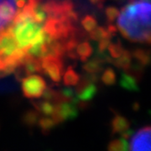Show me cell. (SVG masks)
Returning a JSON list of instances; mask_svg holds the SVG:
<instances>
[{"mask_svg":"<svg viewBox=\"0 0 151 151\" xmlns=\"http://www.w3.org/2000/svg\"><path fill=\"white\" fill-rule=\"evenodd\" d=\"M117 27L128 40L150 42V2L149 0L129 4L118 15Z\"/></svg>","mask_w":151,"mask_h":151,"instance_id":"6da1fadb","label":"cell"},{"mask_svg":"<svg viewBox=\"0 0 151 151\" xmlns=\"http://www.w3.org/2000/svg\"><path fill=\"white\" fill-rule=\"evenodd\" d=\"M12 33L19 47L28 48L35 44L45 42L47 34L43 26L34 19H27L21 22L11 24Z\"/></svg>","mask_w":151,"mask_h":151,"instance_id":"7a4b0ae2","label":"cell"},{"mask_svg":"<svg viewBox=\"0 0 151 151\" xmlns=\"http://www.w3.org/2000/svg\"><path fill=\"white\" fill-rule=\"evenodd\" d=\"M23 94L27 99L41 98L47 88V84L42 77L38 75H30L22 80Z\"/></svg>","mask_w":151,"mask_h":151,"instance_id":"3957f363","label":"cell"},{"mask_svg":"<svg viewBox=\"0 0 151 151\" xmlns=\"http://www.w3.org/2000/svg\"><path fill=\"white\" fill-rule=\"evenodd\" d=\"M42 70L54 82H59L64 73V64L61 58L55 56H47L41 58Z\"/></svg>","mask_w":151,"mask_h":151,"instance_id":"277c9868","label":"cell"},{"mask_svg":"<svg viewBox=\"0 0 151 151\" xmlns=\"http://www.w3.org/2000/svg\"><path fill=\"white\" fill-rule=\"evenodd\" d=\"M150 144L151 128L147 126L138 129L133 135L128 144V151H150Z\"/></svg>","mask_w":151,"mask_h":151,"instance_id":"5b68a950","label":"cell"},{"mask_svg":"<svg viewBox=\"0 0 151 151\" xmlns=\"http://www.w3.org/2000/svg\"><path fill=\"white\" fill-rule=\"evenodd\" d=\"M16 14V0H0V34L11 25Z\"/></svg>","mask_w":151,"mask_h":151,"instance_id":"8992f818","label":"cell"},{"mask_svg":"<svg viewBox=\"0 0 151 151\" xmlns=\"http://www.w3.org/2000/svg\"><path fill=\"white\" fill-rule=\"evenodd\" d=\"M111 128L113 134H119L123 137L130 136V123L127 118L123 116L116 115L111 121Z\"/></svg>","mask_w":151,"mask_h":151,"instance_id":"52a82bcc","label":"cell"},{"mask_svg":"<svg viewBox=\"0 0 151 151\" xmlns=\"http://www.w3.org/2000/svg\"><path fill=\"white\" fill-rule=\"evenodd\" d=\"M76 48H77L78 56L79 57V59L82 62L87 61L88 58L91 57L92 53H93L92 46L88 41H85V42L80 43V44H78V46Z\"/></svg>","mask_w":151,"mask_h":151,"instance_id":"ba28073f","label":"cell"},{"mask_svg":"<svg viewBox=\"0 0 151 151\" xmlns=\"http://www.w3.org/2000/svg\"><path fill=\"white\" fill-rule=\"evenodd\" d=\"M107 151H128V142L126 137L116 138L107 146Z\"/></svg>","mask_w":151,"mask_h":151,"instance_id":"9c48e42d","label":"cell"},{"mask_svg":"<svg viewBox=\"0 0 151 151\" xmlns=\"http://www.w3.org/2000/svg\"><path fill=\"white\" fill-rule=\"evenodd\" d=\"M120 86L125 89L129 90V91L138 90V87H137V83L136 78H133L132 76L127 75V74H123L121 76Z\"/></svg>","mask_w":151,"mask_h":151,"instance_id":"30bf717a","label":"cell"},{"mask_svg":"<svg viewBox=\"0 0 151 151\" xmlns=\"http://www.w3.org/2000/svg\"><path fill=\"white\" fill-rule=\"evenodd\" d=\"M130 63H131V55L127 50H124L123 54L119 57L116 58L114 61V65L121 69H128L130 67Z\"/></svg>","mask_w":151,"mask_h":151,"instance_id":"8fae6325","label":"cell"},{"mask_svg":"<svg viewBox=\"0 0 151 151\" xmlns=\"http://www.w3.org/2000/svg\"><path fill=\"white\" fill-rule=\"evenodd\" d=\"M84 70L88 74H96L102 69V60L99 58H94L89 61H86V64L83 66Z\"/></svg>","mask_w":151,"mask_h":151,"instance_id":"7c38bea8","label":"cell"},{"mask_svg":"<svg viewBox=\"0 0 151 151\" xmlns=\"http://www.w3.org/2000/svg\"><path fill=\"white\" fill-rule=\"evenodd\" d=\"M36 109H37V111L41 112L43 115H45L47 116H51L54 113V110H55V104L45 100L42 102H38V103H35L34 104Z\"/></svg>","mask_w":151,"mask_h":151,"instance_id":"4fadbf2b","label":"cell"},{"mask_svg":"<svg viewBox=\"0 0 151 151\" xmlns=\"http://www.w3.org/2000/svg\"><path fill=\"white\" fill-rule=\"evenodd\" d=\"M79 76L72 68H68L64 75V84L66 86H76L79 80Z\"/></svg>","mask_w":151,"mask_h":151,"instance_id":"5bb4252c","label":"cell"},{"mask_svg":"<svg viewBox=\"0 0 151 151\" xmlns=\"http://www.w3.org/2000/svg\"><path fill=\"white\" fill-rule=\"evenodd\" d=\"M102 82L106 86H112L116 82V73L112 68H106L102 75Z\"/></svg>","mask_w":151,"mask_h":151,"instance_id":"9a60e30c","label":"cell"},{"mask_svg":"<svg viewBox=\"0 0 151 151\" xmlns=\"http://www.w3.org/2000/svg\"><path fill=\"white\" fill-rule=\"evenodd\" d=\"M133 56L135 57V58L140 62L142 65H147L149 63L150 60V57H149V53L146 50L137 48L134 51Z\"/></svg>","mask_w":151,"mask_h":151,"instance_id":"2e32d148","label":"cell"},{"mask_svg":"<svg viewBox=\"0 0 151 151\" xmlns=\"http://www.w3.org/2000/svg\"><path fill=\"white\" fill-rule=\"evenodd\" d=\"M81 24H82V27H84V29L86 31H88V32L92 31L95 27H96V26H98V23H96V18L93 16H90V15L86 16L83 18V20L81 21Z\"/></svg>","mask_w":151,"mask_h":151,"instance_id":"e0dca14e","label":"cell"},{"mask_svg":"<svg viewBox=\"0 0 151 151\" xmlns=\"http://www.w3.org/2000/svg\"><path fill=\"white\" fill-rule=\"evenodd\" d=\"M107 49H109V55L111 56V58H113L115 59L119 58L123 54V51H124V49H123V47H122V46L119 42L116 43V44L110 42V44L109 45Z\"/></svg>","mask_w":151,"mask_h":151,"instance_id":"ac0fdd59","label":"cell"},{"mask_svg":"<svg viewBox=\"0 0 151 151\" xmlns=\"http://www.w3.org/2000/svg\"><path fill=\"white\" fill-rule=\"evenodd\" d=\"M106 36H110V35L107 33L106 29L102 27H96L92 31H90V38L92 40H95V41H99L101 38H103L104 37H106Z\"/></svg>","mask_w":151,"mask_h":151,"instance_id":"d6986e66","label":"cell"},{"mask_svg":"<svg viewBox=\"0 0 151 151\" xmlns=\"http://www.w3.org/2000/svg\"><path fill=\"white\" fill-rule=\"evenodd\" d=\"M38 124H39L40 127L42 128V130L45 131V132L49 131L52 127H54L57 125L55 123V121L52 119V117L50 118L49 116L43 117V118H41V119H39L38 120Z\"/></svg>","mask_w":151,"mask_h":151,"instance_id":"ffe728a7","label":"cell"},{"mask_svg":"<svg viewBox=\"0 0 151 151\" xmlns=\"http://www.w3.org/2000/svg\"><path fill=\"white\" fill-rule=\"evenodd\" d=\"M119 15V10L115 6H109L106 9V16L109 22H113Z\"/></svg>","mask_w":151,"mask_h":151,"instance_id":"44dd1931","label":"cell"},{"mask_svg":"<svg viewBox=\"0 0 151 151\" xmlns=\"http://www.w3.org/2000/svg\"><path fill=\"white\" fill-rule=\"evenodd\" d=\"M111 37L110 36H106V37H104L103 38H101L99 43V52L100 53H104L107 47H109V45L110 44L111 42Z\"/></svg>","mask_w":151,"mask_h":151,"instance_id":"7402d4cb","label":"cell"},{"mask_svg":"<svg viewBox=\"0 0 151 151\" xmlns=\"http://www.w3.org/2000/svg\"><path fill=\"white\" fill-rule=\"evenodd\" d=\"M38 117V113L36 111H29L28 113L26 114L24 120L27 123V124H34L37 122Z\"/></svg>","mask_w":151,"mask_h":151,"instance_id":"603a6c76","label":"cell"},{"mask_svg":"<svg viewBox=\"0 0 151 151\" xmlns=\"http://www.w3.org/2000/svg\"><path fill=\"white\" fill-rule=\"evenodd\" d=\"M106 31H107V33H109L111 37L114 36L116 34V27L113 25H109V27L106 28Z\"/></svg>","mask_w":151,"mask_h":151,"instance_id":"cb8c5ba5","label":"cell"},{"mask_svg":"<svg viewBox=\"0 0 151 151\" xmlns=\"http://www.w3.org/2000/svg\"><path fill=\"white\" fill-rule=\"evenodd\" d=\"M89 1H90L91 4H93V5H101V6H102V4H103V2H104V0H89Z\"/></svg>","mask_w":151,"mask_h":151,"instance_id":"d4e9b609","label":"cell"}]
</instances>
